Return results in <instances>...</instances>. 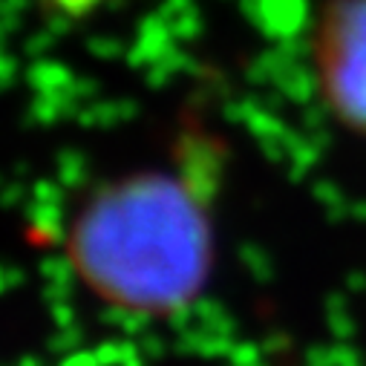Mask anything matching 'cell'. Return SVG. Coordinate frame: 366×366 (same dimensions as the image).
Listing matches in <instances>:
<instances>
[{"label": "cell", "instance_id": "cell-1", "mask_svg": "<svg viewBox=\"0 0 366 366\" xmlns=\"http://www.w3.org/2000/svg\"><path fill=\"white\" fill-rule=\"evenodd\" d=\"M64 265L104 312L156 323L191 312L217 262V225L194 167L150 164L89 188L61 237Z\"/></svg>", "mask_w": 366, "mask_h": 366}, {"label": "cell", "instance_id": "cell-2", "mask_svg": "<svg viewBox=\"0 0 366 366\" xmlns=\"http://www.w3.org/2000/svg\"><path fill=\"white\" fill-rule=\"evenodd\" d=\"M315 86L329 116L366 139V0H329L312 32Z\"/></svg>", "mask_w": 366, "mask_h": 366}]
</instances>
